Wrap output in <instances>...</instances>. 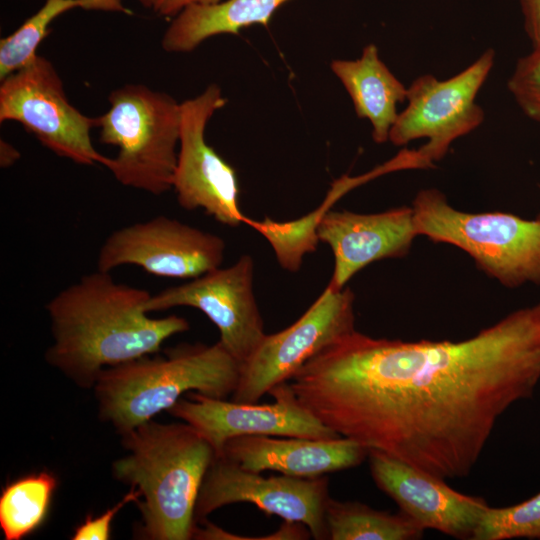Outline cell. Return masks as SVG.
Listing matches in <instances>:
<instances>
[{"mask_svg": "<svg viewBox=\"0 0 540 540\" xmlns=\"http://www.w3.org/2000/svg\"><path fill=\"white\" fill-rule=\"evenodd\" d=\"M540 382V302L460 341L353 331L288 383L341 437L443 480L468 476L497 421Z\"/></svg>", "mask_w": 540, "mask_h": 540, "instance_id": "1", "label": "cell"}, {"mask_svg": "<svg viewBox=\"0 0 540 540\" xmlns=\"http://www.w3.org/2000/svg\"><path fill=\"white\" fill-rule=\"evenodd\" d=\"M150 296L110 272L82 276L46 304L53 340L46 362L90 389L105 368L158 352L168 338L189 330L181 316L150 317L144 308Z\"/></svg>", "mask_w": 540, "mask_h": 540, "instance_id": "2", "label": "cell"}, {"mask_svg": "<svg viewBox=\"0 0 540 540\" xmlns=\"http://www.w3.org/2000/svg\"><path fill=\"white\" fill-rule=\"evenodd\" d=\"M126 455L112 464L114 477L140 493L136 535L146 540H189L203 479L216 458L212 445L190 424L147 421L121 435Z\"/></svg>", "mask_w": 540, "mask_h": 540, "instance_id": "3", "label": "cell"}, {"mask_svg": "<svg viewBox=\"0 0 540 540\" xmlns=\"http://www.w3.org/2000/svg\"><path fill=\"white\" fill-rule=\"evenodd\" d=\"M240 371L241 364L219 341L179 344L163 356L107 367L93 387L99 418L122 435L168 411L186 392L226 399Z\"/></svg>", "mask_w": 540, "mask_h": 540, "instance_id": "4", "label": "cell"}, {"mask_svg": "<svg viewBox=\"0 0 540 540\" xmlns=\"http://www.w3.org/2000/svg\"><path fill=\"white\" fill-rule=\"evenodd\" d=\"M411 207L418 236L461 249L506 288L540 286L539 220L499 211H460L436 188L418 191Z\"/></svg>", "mask_w": 540, "mask_h": 540, "instance_id": "5", "label": "cell"}, {"mask_svg": "<svg viewBox=\"0 0 540 540\" xmlns=\"http://www.w3.org/2000/svg\"><path fill=\"white\" fill-rule=\"evenodd\" d=\"M96 117L99 140L117 146L106 167L124 186L161 195L172 189L180 137L181 103L143 84H126Z\"/></svg>", "mask_w": 540, "mask_h": 540, "instance_id": "6", "label": "cell"}, {"mask_svg": "<svg viewBox=\"0 0 540 540\" xmlns=\"http://www.w3.org/2000/svg\"><path fill=\"white\" fill-rule=\"evenodd\" d=\"M494 62L495 51L487 49L472 64L446 80L425 74L407 87L408 104L398 114L389 141L402 146L413 140H427L418 150L408 152L411 168L433 167L455 140L482 124L484 111L475 99Z\"/></svg>", "mask_w": 540, "mask_h": 540, "instance_id": "7", "label": "cell"}, {"mask_svg": "<svg viewBox=\"0 0 540 540\" xmlns=\"http://www.w3.org/2000/svg\"><path fill=\"white\" fill-rule=\"evenodd\" d=\"M15 121L47 149L80 165L108 166L90 137L96 117L82 114L68 100L53 64L36 54L0 84V122Z\"/></svg>", "mask_w": 540, "mask_h": 540, "instance_id": "8", "label": "cell"}, {"mask_svg": "<svg viewBox=\"0 0 540 540\" xmlns=\"http://www.w3.org/2000/svg\"><path fill=\"white\" fill-rule=\"evenodd\" d=\"M354 293L326 286L316 301L287 328L265 335L241 364L232 400L257 403L273 387L289 381L309 359L355 331Z\"/></svg>", "mask_w": 540, "mask_h": 540, "instance_id": "9", "label": "cell"}, {"mask_svg": "<svg viewBox=\"0 0 540 540\" xmlns=\"http://www.w3.org/2000/svg\"><path fill=\"white\" fill-rule=\"evenodd\" d=\"M226 102L217 84H210L198 96L181 102L179 151L172 189L182 208H201L219 223L236 227L246 217L239 207L236 172L205 139L208 121Z\"/></svg>", "mask_w": 540, "mask_h": 540, "instance_id": "10", "label": "cell"}, {"mask_svg": "<svg viewBox=\"0 0 540 540\" xmlns=\"http://www.w3.org/2000/svg\"><path fill=\"white\" fill-rule=\"evenodd\" d=\"M328 478L264 477L216 457L203 479L195 507L196 520L235 503H250L268 515L304 524L316 540L328 539L325 521Z\"/></svg>", "mask_w": 540, "mask_h": 540, "instance_id": "11", "label": "cell"}, {"mask_svg": "<svg viewBox=\"0 0 540 540\" xmlns=\"http://www.w3.org/2000/svg\"><path fill=\"white\" fill-rule=\"evenodd\" d=\"M225 242L214 234L167 216L113 231L97 256V269L136 265L166 278L194 279L221 266Z\"/></svg>", "mask_w": 540, "mask_h": 540, "instance_id": "12", "label": "cell"}, {"mask_svg": "<svg viewBox=\"0 0 540 540\" xmlns=\"http://www.w3.org/2000/svg\"><path fill=\"white\" fill-rule=\"evenodd\" d=\"M253 277V259L243 254L229 267H218L187 283L151 294L144 308L147 313L180 306L200 310L217 327L222 346L242 364L266 335Z\"/></svg>", "mask_w": 540, "mask_h": 540, "instance_id": "13", "label": "cell"}, {"mask_svg": "<svg viewBox=\"0 0 540 540\" xmlns=\"http://www.w3.org/2000/svg\"><path fill=\"white\" fill-rule=\"evenodd\" d=\"M273 403L257 404L188 393L169 410L173 417L193 426L214 448L216 457L235 437L264 435L333 439L341 437L322 424L298 401L288 381L268 392Z\"/></svg>", "mask_w": 540, "mask_h": 540, "instance_id": "14", "label": "cell"}, {"mask_svg": "<svg viewBox=\"0 0 540 540\" xmlns=\"http://www.w3.org/2000/svg\"><path fill=\"white\" fill-rule=\"evenodd\" d=\"M368 457L377 487L422 529L471 539L489 506L483 498L462 494L445 480L384 453L371 450Z\"/></svg>", "mask_w": 540, "mask_h": 540, "instance_id": "15", "label": "cell"}, {"mask_svg": "<svg viewBox=\"0 0 540 540\" xmlns=\"http://www.w3.org/2000/svg\"><path fill=\"white\" fill-rule=\"evenodd\" d=\"M317 235L333 252L328 285L337 290L373 262L406 256L418 237L411 206L370 214L329 210L319 221Z\"/></svg>", "mask_w": 540, "mask_h": 540, "instance_id": "16", "label": "cell"}, {"mask_svg": "<svg viewBox=\"0 0 540 540\" xmlns=\"http://www.w3.org/2000/svg\"><path fill=\"white\" fill-rule=\"evenodd\" d=\"M369 450L345 437L310 439L240 436L228 440L219 457L253 472L275 471L295 477H319L360 465Z\"/></svg>", "mask_w": 540, "mask_h": 540, "instance_id": "17", "label": "cell"}, {"mask_svg": "<svg viewBox=\"0 0 540 540\" xmlns=\"http://www.w3.org/2000/svg\"><path fill=\"white\" fill-rule=\"evenodd\" d=\"M331 70L349 94L357 116L371 123L374 142H387L407 87L380 59L377 46L366 45L358 59L333 60Z\"/></svg>", "mask_w": 540, "mask_h": 540, "instance_id": "18", "label": "cell"}, {"mask_svg": "<svg viewBox=\"0 0 540 540\" xmlns=\"http://www.w3.org/2000/svg\"><path fill=\"white\" fill-rule=\"evenodd\" d=\"M288 0H222L188 6L166 29L162 48L169 53H187L218 34H239L253 24L267 26L273 13Z\"/></svg>", "mask_w": 540, "mask_h": 540, "instance_id": "19", "label": "cell"}, {"mask_svg": "<svg viewBox=\"0 0 540 540\" xmlns=\"http://www.w3.org/2000/svg\"><path fill=\"white\" fill-rule=\"evenodd\" d=\"M325 521L330 540H414L424 532L401 511L392 514L331 497L326 504Z\"/></svg>", "mask_w": 540, "mask_h": 540, "instance_id": "20", "label": "cell"}, {"mask_svg": "<svg viewBox=\"0 0 540 540\" xmlns=\"http://www.w3.org/2000/svg\"><path fill=\"white\" fill-rule=\"evenodd\" d=\"M82 8L131 15L123 0H46L13 33L0 41V81L27 64L50 32V24L63 13Z\"/></svg>", "mask_w": 540, "mask_h": 540, "instance_id": "21", "label": "cell"}, {"mask_svg": "<svg viewBox=\"0 0 540 540\" xmlns=\"http://www.w3.org/2000/svg\"><path fill=\"white\" fill-rule=\"evenodd\" d=\"M58 482L49 471L9 482L0 495V529L5 540H21L45 521Z\"/></svg>", "mask_w": 540, "mask_h": 540, "instance_id": "22", "label": "cell"}, {"mask_svg": "<svg viewBox=\"0 0 540 540\" xmlns=\"http://www.w3.org/2000/svg\"><path fill=\"white\" fill-rule=\"evenodd\" d=\"M335 201L332 196L327 195L318 208L293 221L278 222L268 217L256 221L246 217L244 223L266 238L283 269L296 272L300 269L304 256L316 250L319 242L317 226Z\"/></svg>", "mask_w": 540, "mask_h": 540, "instance_id": "23", "label": "cell"}, {"mask_svg": "<svg viewBox=\"0 0 540 540\" xmlns=\"http://www.w3.org/2000/svg\"><path fill=\"white\" fill-rule=\"evenodd\" d=\"M540 539V492L518 504L483 512L471 540Z\"/></svg>", "mask_w": 540, "mask_h": 540, "instance_id": "24", "label": "cell"}, {"mask_svg": "<svg viewBox=\"0 0 540 540\" xmlns=\"http://www.w3.org/2000/svg\"><path fill=\"white\" fill-rule=\"evenodd\" d=\"M507 85L524 114L540 123V46L517 61Z\"/></svg>", "mask_w": 540, "mask_h": 540, "instance_id": "25", "label": "cell"}, {"mask_svg": "<svg viewBox=\"0 0 540 540\" xmlns=\"http://www.w3.org/2000/svg\"><path fill=\"white\" fill-rule=\"evenodd\" d=\"M140 498V493L134 487L122 497L120 501L112 507L104 511L101 515L92 517L88 516L74 530L71 537L72 540H107L110 539L111 524L118 512L131 502L137 503Z\"/></svg>", "mask_w": 540, "mask_h": 540, "instance_id": "26", "label": "cell"}, {"mask_svg": "<svg viewBox=\"0 0 540 540\" xmlns=\"http://www.w3.org/2000/svg\"><path fill=\"white\" fill-rule=\"evenodd\" d=\"M142 6L164 17H175L195 4H213L222 0H138Z\"/></svg>", "mask_w": 540, "mask_h": 540, "instance_id": "27", "label": "cell"}, {"mask_svg": "<svg viewBox=\"0 0 540 540\" xmlns=\"http://www.w3.org/2000/svg\"><path fill=\"white\" fill-rule=\"evenodd\" d=\"M524 29L533 47L540 46V0H519Z\"/></svg>", "mask_w": 540, "mask_h": 540, "instance_id": "28", "label": "cell"}, {"mask_svg": "<svg viewBox=\"0 0 540 540\" xmlns=\"http://www.w3.org/2000/svg\"><path fill=\"white\" fill-rule=\"evenodd\" d=\"M20 158L19 151L7 141L0 142V165L3 168L12 166Z\"/></svg>", "mask_w": 540, "mask_h": 540, "instance_id": "29", "label": "cell"}, {"mask_svg": "<svg viewBox=\"0 0 540 540\" xmlns=\"http://www.w3.org/2000/svg\"><path fill=\"white\" fill-rule=\"evenodd\" d=\"M539 189H540V184H539ZM536 219L540 221V213L537 215Z\"/></svg>", "mask_w": 540, "mask_h": 540, "instance_id": "30", "label": "cell"}]
</instances>
